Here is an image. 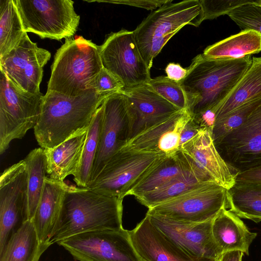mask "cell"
Segmentation results:
<instances>
[{
  "instance_id": "277c9868",
  "label": "cell",
  "mask_w": 261,
  "mask_h": 261,
  "mask_svg": "<svg viewBox=\"0 0 261 261\" xmlns=\"http://www.w3.org/2000/svg\"><path fill=\"white\" fill-rule=\"evenodd\" d=\"M103 67L99 46L82 36L66 39L54 56L47 91L72 97L84 95L94 89Z\"/></svg>"
},
{
  "instance_id": "f35d334b",
  "label": "cell",
  "mask_w": 261,
  "mask_h": 261,
  "mask_svg": "<svg viewBox=\"0 0 261 261\" xmlns=\"http://www.w3.org/2000/svg\"><path fill=\"white\" fill-rule=\"evenodd\" d=\"M236 182H261V166L238 172Z\"/></svg>"
},
{
  "instance_id": "b9f144b4",
  "label": "cell",
  "mask_w": 261,
  "mask_h": 261,
  "mask_svg": "<svg viewBox=\"0 0 261 261\" xmlns=\"http://www.w3.org/2000/svg\"><path fill=\"white\" fill-rule=\"evenodd\" d=\"M244 253L239 250L229 251L221 254L218 261H242Z\"/></svg>"
},
{
  "instance_id": "8992f818",
  "label": "cell",
  "mask_w": 261,
  "mask_h": 261,
  "mask_svg": "<svg viewBox=\"0 0 261 261\" xmlns=\"http://www.w3.org/2000/svg\"><path fill=\"white\" fill-rule=\"evenodd\" d=\"M43 96L33 94L15 85L1 70L0 153L15 139H22L34 127L39 117Z\"/></svg>"
},
{
  "instance_id": "9a60e30c",
  "label": "cell",
  "mask_w": 261,
  "mask_h": 261,
  "mask_svg": "<svg viewBox=\"0 0 261 261\" xmlns=\"http://www.w3.org/2000/svg\"><path fill=\"white\" fill-rule=\"evenodd\" d=\"M50 57V53L38 47L26 33L17 46L0 58V69L19 88L39 94L43 67Z\"/></svg>"
},
{
  "instance_id": "ab89813d",
  "label": "cell",
  "mask_w": 261,
  "mask_h": 261,
  "mask_svg": "<svg viewBox=\"0 0 261 261\" xmlns=\"http://www.w3.org/2000/svg\"><path fill=\"white\" fill-rule=\"evenodd\" d=\"M189 71L188 67L184 68L180 64L174 63H169L165 68L167 76L172 80L178 82L185 79Z\"/></svg>"
},
{
  "instance_id": "d6986e66",
  "label": "cell",
  "mask_w": 261,
  "mask_h": 261,
  "mask_svg": "<svg viewBox=\"0 0 261 261\" xmlns=\"http://www.w3.org/2000/svg\"><path fill=\"white\" fill-rule=\"evenodd\" d=\"M128 231L132 243L142 261H218L186 252L153 225L147 215Z\"/></svg>"
},
{
  "instance_id": "f546056e",
  "label": "cell",
  "mask_w": 261,
  "mask_h": 261,
  "mask_svg": "<svg viewBox=\"0 0 261 261\" xmlns=\"http://www.w3.org/2000/svg\"><path fill=\"white\" fill-rule=\"evenodd\" d=\"M103 113L104 106L102 102L96 111L88 127L80 165L76 174L74 176V180L79 187L88 188L89 186L97 151Z\"/></svg>"
},
{
  "instance_id": "7a4b0ae2",
  "label": "cell",
  "mask_w": 261,
  "mask_h": 261,
  "mask_svg": "<svg viewBox=\"0 0 261 261\" xmlns=\"http://www.w3.org/2000/svg\"><path fill=\"white\" fill-rule=\"evenodd\" d=\"M122 201L68 185L50 243L87 231L122 228Z\"/></svg>"
},
{
  "instance_id": "2e32d148",
  "label": "cell",
  "mask_w": 261,
  "mask_h": 261,
  "mask_svg": "<svg viewBox=\"0 0 261 261\" xmlns=\"http://www.w3.org/2000/svg\"><path fill=\"white\" fill-rule=\"evenodd\" d=\"M216 147L224 161L238 172L261 166V104Z\"/></svg>"
},
{
  "instance_id": "52a82bcc",
  "label": "cell",
  "mask_w": 261,
  "mask_h": 261,
  "mask_svg": "<svg viewBox=\"0 0 261 261\" xmlns=\"http://www.w3.org/2000/svg\"><path fill=\"white\" fill-rule=\"evenodd\" d=\"M24 30L41 38L61 40L76 32L80 16L71 0H13Z\"/></svg>"
},
{
  "instance_id": "836d02e7",
  "label": "cell",
  "mask_w": 261,
  "mask_h": 261,
  "mask_svg": "<svg viewBox=\"0 0 261 261\" xmlns=\"http://www.w3.org/2000/svg\"><path fill=\"white\" fill-rule=\"evenodd\" d=\"M147 84L159 95L179 110H187L186 94L180 82L172 80L167 76H161L151 79Z\"/></svg>"
},
{
  "instance_id": "5bb4252c",
  "label": "cell",
  "mask_w": 261,
  "mask_h": 261,
  "mask_svg": "<svg viewBox=\"0 0 261 261\" xmlns=\"http://www.w3.org/2000/svg\"><path fill=\"white\" fill-rule=\"evenodd\" d=\"M179 151L191 172L201 182H215L227 190L235 184L238 172L221 156L210 130L201 129Z\"/></svg>"
},
{
  "instance_id": "ffe728a7",
  "label": "cell",
  "mask_w": 261,
  "mask_h": 261,
  "mask_svg": "<svg viewBox=\"0 0 261 261\" xmlns=\"http://www.w3.org/2000/svg\"><path fill=\"white\" fill-rule=\"evenodd\" d=\"M191 117L187 110H180L130 139L122 149L164 156L173 155L180 149L181 133Z\"/></svg>"
},
{
  "instance_id": "44dd1931",
  "label": "cell",
  "mask_w": 261,
  "mask_h": 261,
  "mask_svg": "<svg viewBox=\"0 0 261 261\" xmlns=\"http://www.w3.org/2000/svg\"><path fill=\"white\" fill-rule=\"evenodd\" d=\"M68 185L46 177L43 191L32 220L39 240L42 244H50L59 219Z\"/></svg>"
},
{
  "instance_id": "484cf974",
  "label": "cell",
  "mask_w": 261,
  "mask_h": 261,
  "mask_svg": "<svg viewBox=\"0 0 261 261\" xmlns=\"http://www.w3.org/2000/svg\"><path fill=\"white\" fill-rule=\"evenodd\" d=\"M261 97V57L252 58V63L216 111L215 121L242 105Z\"/></svg>"
},
{
  "instance_id": "e575fe53",
  "label": "cell",
  "mask_w": 261,
  "mask_h": 261,
  "mask_svg": "<svg viewBox=\"0 0 261 261\" xmlns=\"http://www.w3.org/2000/svg\"><path fill=\"white\" fill-rule=\"evenodd\" d=\"M227 15L242 30H254L261 34V1L240 6Z\"/></svg>"
},
{
  "instance_id": "6da1fadb",
  "label": "cell",
  "mask_w": 261,
  "mask_h": 261,
  "mask_svg": "<svg viewBox=\"0 0 261 261\" xmlns=\"http://www.w3.org/2000/svg\"><path fill=\"white\" fill-rule=\"evenodd\" d=\"M251 63V55L231 59L196 56L188 67V74L180 82L190 116L208 110L216 113Z\"/></svg>"
},
{
  "instance_id": "cb8c5ba5",
  "label": "cell",
  "mask_w": 261,
  "mask_h": 261,
  "mask_svg": "<svg viewBox=\"0 0 261 261\" xmlns=\"http://www.w3.org/2000/svg\"><path fill=\"white\" fill-rule=\"evenodd\" d=\"M191 172L179 150L171 155L162 156L127 192L136 198L152 191L176 177Z\"/></svg>"
},
{
  "instance_id": "7402d4cb",
  "label": "cell",
  "mask_w": 261,
  "mask_h": 261,
  "mask_svg": "<svg viewBox=\"0 0 261 261\" xmlns=\"http://www.w3.org/2000/svg\"><path fill=\"white\" fill-rule=\"evenodd\" d=\"M212 229L215 242L222 254L239 250L248 255L250 245L257 236L239 217L226 207L214 218Z\"/></svg>"
},
{
  "instance_id": "5b68a950",
  "label": "cell",
  "mask_w": 261,
  "mask_h": 261,
  "mask_svg": "<svg viewBox=\"0 0 261 261\" xmlns=\"http://www.w3.org/2000/svg\"><path fill=\"white\" fill-rule=\"evenodd\" d=\"M172 1L152 11L134 30L138 48L149 69L154 58L180 29L186 25L198 27L203 21L199 0Z\"/></svg>"
},
{
  "instance_id": "f1b7e54d",
  "label": "cell",
  "mask_w": 261,
  "mask_h": 261,
  "mask_svg": "<svg viewBox=\"0 0 261 261\" xmlns=\"http://www.w3.org/2000/svg\"><path fill=\"white\" fill-rule=\"evenodd\" d=\"M28 172V220L32 221L41 197L46 178V158L44 149L32 150L23 159Z\"/></svg>"
},
{
  "instance_id": "60d3db41",
  "label": "cell",
  "mask_w": 261,
  "mask_h": 261,
  "mask_svg": "<svg viewBox=\"0 0 261 261\" xmlns=\"http://www.w3.org/2000/svg\"><path fill=\"white\" fill-rule=\"evenodd\" d=\"M201 129L202 128H201L191 117L190 119L185 125L181 132L180 148L184 144L195 137Z\"/></svg>"
},
{
  "instance_id": "74e56055",
  "label": "cell",
  "mask_w": 261,
  "mask_h": 261,
  "mask_svg": "<svg viewBox=\"0 0 261 261\" xmlns=\"http://www.w3.org/2000/svg\"><path fill=\"white\" fill-rule=\"evenodd\" d=\"M171 0H123L110 2L112 3L122 4L139 7L147 10H156Z\"/></svg>"
},
{
  "instance_id": "ac0fdd59",
  "label": "cell",
  "mask_w": 261,
  "mask_h": 261,
  "mask_svg": "<svg viewBox=\"0 0 261 261\" xmlns=\"http://www.w3.org/2000/svg\"><path fill=\"white\" fill-rule=\"evenodd\" d=\"M122 91L126 96L130 117V139L180 111L147 83L124 88Z\"/></svg>"
},
{
  "instance_id": "7c38bea8",
  "label": "cell",
  "mask_w": 261,
  "mask_h": 261,
  "mask_svg": "<svg viewBox=\"0 0 261 261\" xmlns=\"http://www.w3.org/2000/svg\"><path fill=\"white\" fill-rule=\"evenodd\" d=\"M28 172L24 160L6 169L0 177V253L28 216Z\"/></svg>"
},
{
  "instance_id": "9c48e42d",
  "label": "cell",
  "mask_w": 261,
  "mask_h": 261,
  "mask_svg": "<svg viewBox=\"0 0 261 261\" xmlns=\"http://www.w3.org/2000/svg\"><path fill=\"white\" fill-rule=\"evenodd\" d=\"M227 191L215 182H205L148 209L146 214L189 223L208 221L228 208Z\"/></svg>"
},
{
  "instance_id": "d4e9b609",
  "label": "cell",
  "mask_w": 261,
  "mask_h": 261,
  "mask_svg": "<svg viewBox=\"0 0 261 261\" xmlns=\"http://www.w3.org/2000/svg\"><path fill=\"white\" fill-rule=\"evenodd\" d=\"M50 246L40 243L33 221L27 220L8 240L0 253V261H39Z\"/></svg>"
},
{
  "instance_id": "30bf717a",
  "label": "cell",
  "mask_w": 261,
  "mask_h": 261,
  "mask_svg": "<svg viewBox=\"0 0 261 261\" xmlns=\"http://www.w3.org/2000/svg\"><path fill=\"white\" fill-rule=\"evenodd\" d=\"M99 46L103 67L123 83L124 88L147 84L151 79L134 31L122 29L111 33Z\"/></svg>"
},
{
  "instance_id": "4dcf8cb0",
  "label": "cell",
  "mask_w": 261,
  "mask_h": 261,
  "mask_svg": "<svg viewBox=\"0 0 261 261\" xmlns=\"http://www.w3.org/2000/svg\"><path fill=\"white\" fill-rule=\"evenodd\" d=\"M26 33L13 0H0V58L17 46Z\"/></svg>"
},
{
  "instance_id": "4316f807",
  "label": "cell",
  "mask_w": 261,
  "mask_h": 261,
  "mask_svg": "<svg viewBox=\"0 0 261 261\" xmlns=\"http://www.w3.org/2000/svg\"><path fill=\"white\" fill-rule=\"evenodd\" d=\"M261 51V34L251 30H242L207 46L202 54L213 59H239Z\"/></svg>"
},
{
  "instance_id": "4fadbf2b",
  "label": "cell",
  "mask_w": 261,
  "mask_h": 261,
  "mask_svg": "<svg viewBox=\"0 0 261 261\" xmlns=\"http://www.w3.org/2000/svg\"><path fill=\"white\" fill-rule=\"evenodd\" d=\"M103 104V122L89 186L109 160L130 139V117L126 96L123 91L108 95Z\"/></svg>"
},
{
  "instance_id": "d590c367",
  "label": "cell",
  "mask_w": 261,
  "mask_h": 261,
  "mask_svg": "<svg viewBox=\"0 0 261 261\" xmlns=\"http://www.w3.org/2000/svg\"><path fill=\"white\" fill-rule=\"evenodd\" d=\"M202 11L203 21L212 20L228 14L234 9L257 0H199Z\"/></svg>"
},
{
  "instance_id": "e0dca14e",
  "label": "cell",
  "mask_w": 261,
  "mask_h": 261,
  "mask_svg": "<svg viewBox=\"0 0 261 261\" xmlns=\"http://www.w3.org/2000/svg\"><path fill=\"white\" fill-rule=\"evenodd\" d=\"M153 225L190 254L218 261L222 253L212 233V220L202 223L176 221L146 214Z\"/></svg>"
},
{
  "instance_id": "d6a6232c",
  "label": "cell",
  "mask_w": 261,
  "mask_h": 261,
  "mask_svg": "<svg viewBox=\"0 0 261 261\" xmlns=\"http://www.w3.org/2000/svg\"><path fill=\"white\" fill-rule=\"evenodd\" d=\"M260 104L261 97L242 105L216 121L212 132L215 146L229 133L240 126Z\"/></svg>"
},
{
  "instance_id": "83f0119b",
  "label": "cell",
  "mask_w": 261,
  "mask_h": 261,
  "mask_svg": "<svg viewBox=\"0 0 261 261\" xmlns=\"http://www.w3.org/2000/svg\"><path fill=\"white\" fill-rule=\"evenodd\" d=\"M227 201L240 218L261 221V182H236L227 191Z\"/></svg>"
},
{
  "instance_id": "8d00e7d4",
  "label": "cell",
  "mask_w": 261,
  "mask_h": 261,
  "mask_svg": "<svg viewBox=\"0 0 261 261\" xmlns=\"http://www.w3.org/2000/svg\"><path fill=\"white\" fill-rule=\"evenodd\" d=\"M124 88L123 83L104 67L97 76L94 86L97 93L106 95L121 91Z\"/></svg>"
},
{
  "instance_id": "ba28073f",
  "label": "cell",
  "mask_w": 261,
  "mask_h": 261,
  "mask_svg": "<svg viewBox=\"0 0 261 261\" xmlns=\"http://www.w3.org/2000/svg\"><path fill=\"white\" fill-rule=\"evenodd\" d=\"M128 231L122 228L87 231L57 243L79 261H142Z\"/></svg>"
},
{
  "instance_id": "603a6c76",
  "label": "cell",
  "mask_w": 261,
  "mask_h": 261,
  "mask_svg": "<svg viewBox=\"0 0 261 261\" xmlns=\"http://www.w3.org/2000/svg\"><path fill=\"white\" fill-rule=\"evenodd\" d=\"M88 129L82 131L52 149H44L49 177L64 181L76 174L80 165Z\"/></svg>"
},
{
  "instance_id": "3957f363",
  "label": "cell",
  "mask_w": 261,
  "mask_h": 261,
  "mask_svg": "<svg viewBox=\"0 0 261 261\" xmlns=\"http://www.w3.org/2000/svg\"><path fill=\"white\" fill-rule=\"evenodd\" d=\"M108 95L98 94L94 89L74 97L47 91L34 127L35 138L40 147L54 148L88 129L96 111Z\"/></svg>"
},
{
  "instance_id": "1f68e13d",
  "label": "cell",
  "mask_w": 261,
  "mask_h": 261,
  "mask_svg": "<svg viewBox=\"0 0 261 261\" xmlns=\"http://www.w3.org/2000/svg\"><path fill=\"white\" fill-rule=\"evenodd\" d=\"M191 172L185 173L161 187L136 197L148 209L177 197L201 184Z\"/></svg>"
},
{
  "instance_id": "8fae6325",
  "label": "cell",
  "mask_w": 261,
  "mask_h": 261,
  "mask_svg": "<svg viewBox=\"0 0 261 261\" xmlns=\"http://www.w3.org/2000/svg\"><path fill=\"white\" fill-rule=\"evenodd\" d=\"M162 156L164 155L122 149L109 160L88 188L97 193L123 199Z\"/></svg>"
}]
</instances>
